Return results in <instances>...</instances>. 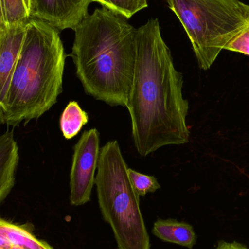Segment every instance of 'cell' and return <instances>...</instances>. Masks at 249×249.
<instances>
[{
  "mask_svg": "<svg viewBox=\"0 0 249 249\" xmlns=\"http://www.w3.org/2000/svg\"><path fill=\"white\" fill-rule=\"evenodd\" d=\"M184 79L174 67L158 18L136 29V58L127 107L138 153L146 157L160 148L190 141L189 102Z\"/></svg>",
  "mask_w": 249,
  "mask_h": 249,
  "instance_id": "obj_1",
  "label": "cell"
},
{
  "mask_svg": "<svg viewBox=\"0 0 249 249\" xmlns=\"http://www.w3.org/2000/svg\"><path fill=\"white\" fill-rule=\"evenodd\" d=\"M102 7L74 29L71 56L86 94L111 107H126L136 58V29Z\"/></svg>",
  "mask_w": 249,
  "mask_h": 249,
  "instance_id": "obj_2",
  "label": "cell"
},
{
  "mask_svg": "<svg viewBox=\"0 0 249 249\" xmlns=\"http://www.w3.org/2000/svg\"><path fill=\"white\" fill-rule=\"evenodd\" d=\"M66 58L59 31L29 19L0 122L26 124L50 110L62 93Z\"/></svg>",
  "mask_w": 249,
  "mask_h": 249,
  "instance_id": "obj_3",
  "label": "cell"
},
{
  "mask_svg": "<svg viewBox=\"0 0 249 249\" xmlns=\"http://www.w3.org/2000/svg\"><path fill=\"white\" fill-rule=\"evenodd\" d=\"M128 168L118 141H110L101 149L95 179L99 208L118 249H150L140 199L130 182Z\"/></svg>",
  "mask_w": 249,
  "mask_h": 249,
  "instance_id": "obj_4",
  "label": "cell"
},
{
  "mask_svg": "<svg viewBox=\"0 0 249 249\" xmlns=\"http://www.w3.org/2000/svg\"><path fill=\"white\" fill-rule=\"evenodd\" d=\"M184 27L203 70L211 68L241 30L249 4L240 0H166Z\"/></svg>",
  "mask_w": 249,
  "mask_h": 249,
  "instance_id": "obj_5",
  "label": "cell"
},
{
  "mask_svg": "<svg viewBox=\"0 0 249 249\" xmlns=\"http://www.w3.org/2000/svg\"><path fill=\"white\" fill-rule=\"evenodd\" d=\"M100 151V133L96 128L83 132L74 145L70 172V203L72 206H83L90 201Z\"/></svg>",
  "mask_w": 249,
  "mask_h": 249,
  "instance_id": "obj_6",
  "label": "cell"
},
{
  "mask_svg": "<svg viewBox=\"0 0 249 249\" xmlns=\"http://www.w3.org/2000/svg\"><path fill=\"white\" fill-rule=\"evenodd\" d=\"M93 0H29V18L58 31L72 29L89 14Z\"/></svg>",
  "mask_w": 249,
  "mask_h": 249,
  "instance_id": "obj_7",
  "label": "cell"
},
{
  "mask_svg": "<svg viewBox=\"0 0 249 249\" xmlns=\"http://www.w3.org/2000/svg\"><path fill=\"white\" fill-rule=\"evenodd\" d=\"M26 23L7 25L0 32V117L24 40Z\"/></svg>",
  "mask_w": 249,
  "mask_h": 249,
  "instance_id": "obj_8",
  "label": "cell"
},
{
  "mask_svg": "<svg viewBox=\"0 0 249 249\" xmlns=\"http://www.w3.org/2000/svg\"><path fill=\"white\" fill-rule=\"evenodd\" d=\"M19 162L18 146L13 132L0 136V204L13 190Z\"/></svg>",
  "mask_w": 249,
  "mask_h": 249,
  "instance_id": "obj_9",
  "label": "cell"
},
{
  "mask_svg": "<svg viewBox=\"0 0 249 249\" xmlns=\"http://www.w3.org/2000/svg\"><path fill=\"white\" fill-rule=\"evenodd\" d=\"M152 232L165 242L189 249H193L197 241V235L191 225L174 219H158L154 223Z\"/></svg>",
  "mask_w": 249,
  "mask_h": 249,
  "instance_id": "obj_10",
  "label": "cell"
},
{
  "mask_svg": "<svg viewBox=\"0 0 249 249\" xmlns=\"http://www.w3.org/2000/svg\"><path fill=\"white\" fill-rule=\"evenodd\" d=\"M0 237L10 244L13 249H48L45 241L38 240L26 228L0 219Z\"/></svg>",
  "mask_w": 249,
  "mask_h": 249,
  "instance_id": "obj_11",
  "label": "cell"
},
{
  "mask_svg": "<svg viewBox=\"0 0 249 249\" xmlns=\"http://www.w3.org/2000/svg\"><path fill=\"white\" fill-rule=\"evenodd\" d=\"M89 120L87 112L82 109L77 102H70L60 119V127L64 138L71 139L77 136Z\"/></svg>",
  "mask_w": 249,
  "mask_h": 249,
  "instance_id": "obj_12",
  "label": "cell"
},
{
  "mask_svg": "<svg viewBox=\"0 0 249 249\" xmlns=\"http://www.w3.org/2000/svg\"><path fill=\"white\" fill-rule=\"evenodd\" d=\"M93 1L127 19L148 7L147 0H93Z\"/></svg>",
  "mask_w": 249,
  "mask_h": 249,
  "instance_id": "obj_13",
  "label": "cell"
},
{
  "mask_svg": "<svg viewBox=\"0 0 249 249\" xmlns=\"http://www.w3.org/2000/svg\"><path fill=\"white\" fill-rule=\"evenodd\" d=\"M128 176L132 186L139 197H143L148 193H155L160 188L158 180L152 176L141 174L130 168H128Z\"/></svg>",
  "mask_w": 249,
  "mask_h": 249,
  "instance_id": "obj_14",
  "label": "cell"
},
{
  "mask_svg": "<svg viewBox=\"0 0 249 249\" xmlns=\"http://www.w3.org/2000/svg\"><path fill=\"white\" fill-rule=\"evenodd\" d=\"M3 4L7 25L27 23L30 19L24 0H3Z\"/></svg>",
  "mask_w": 249,
  "mask_h": 249,
  "instance_id": "obj_15",
  "label": "cell"
},
{
  "mask_svg": "<svg viewBox=\"0 0 249 249\" xmlns=\"http://www.w3.org/2000/svg\"><path fill=\"white\" fill-rule=\"evenodd\" d=\"M224 50L240 53L249 56V6L244 26L225 45Z\"/></svg>",
  "mask_w": 249,
  "mask_h": 249,
  "instance_id": "obj_16",
  "label": "cell"
},
{
  "mask_svg": "<svg viewBox=\"0 0 249 249\" xmlns=\"http://www.w3.org/2000/svg\"><path fill=\"white\" fill-rule=\"evenodd\" d=\"M214 249H249L247 246L237 241H219Z\"/></svg>",
  "mask_w": 249,
  "mask_h": 249,
  "instance_id": "obj_17",
  "label": "cell"
},
{
  "mask_svg": "<svg viewBox=\"0 0 249 249\" xmlns=\"http://www.w3.org/2000/svg\"><path fill=\"white\" fill-rule=\"evenodd\" d=\"M7 23L4 18V4H3V0H0V32H2L6 27Z\"/></svg>",
  "mask_w": 249,
  "mask_h": 249,
  "instance_id": "obj_18",
  "label": "cell"
},
{
  "mask_svg": "<svg viewBox=\"0 0 249 249\" xmlns=\"http://www.w3.org/2000/svg\"><path fill=\"white\" fill-rule=\"evenodd\" d=\"M25 4H26V7H27L28 11H29V0H24Z\"/></svg>",
  "mask_w": 249,
  "mask_h": 249,
  "instance_id": "obj_19",
  "label": "cell"
},
{
  "mask_svg": "<svg viewBox=\"0 0 249 249\" xmlns=\"http://www.w3.org/2000/svg\"><path fill=\"white\" fill-rule=\"evenodd\" d=\"M53 249V248H52V247H50V248H49V249Z\"/></svg>",
  "mask_w": 249,
  "mask_h": 249,
  "instance_id": "obj_20",
  "label": "cell"
}]
</instances>
